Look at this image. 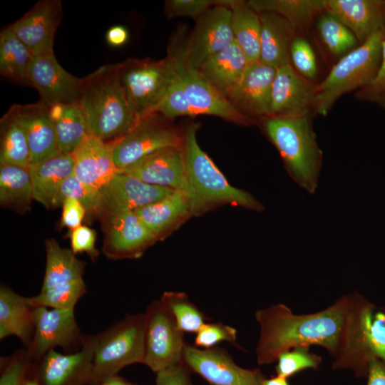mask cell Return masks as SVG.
Wrapping results in <instances>:
<instances>
[{
	"mask_svg": "<svg viewBox=\"0 0 385 385\" xmlns=\"http://www.w3.org/2000/svg\"><path fill=\"white\" fill-rule=\"evenodd\" d=\"M316 85L291 63L276 68L271 94V115L304 116L313 114Z\"/></svg>",
	"mask_w": 385,
	"mask_h": 385,
	"instance_id": "19",
	"label": "cell"
},
{
	"mask_svg": "<svg viewBox=\"0 0 385 385\" xmlns=\"http://www.w3.org/2000/svg\"><path fill=\"white\" fill-rule=\"evenodd\" d=\"M160 300L174 317L183 332L197 333L210 319L181 292H164Z\"/></svg>",
	"mask_w": 385,
	"mask_h": 385,
	"instance_id": "39",
	"label": "cell"
},
{
	"mask_svg": "<svg viewBox=\"0 0 385 385\" xmlns=\"http://www.w3.org/2000/svg\"><path fill=\"white\" fill-rule=\"evenodd\" d=\"M197 123L184 133L183 151L187 179L192 192L190 212L198 213L210 205L230 203L255 210L262 205L248 192L230 185L211 159L199 146Z\"/></svg>",
	"mask_w": 385,
	"mask_h": 385,
	"instance_id": "4",
	"label": "cell"
},
{
	"mask_svg": "<svg viewBox=\"0 0 385 385\" xmlns=\"http://www.w3.org/2000/svg\"><path fill=\"white\" fill-rule=\"evenodd\" d=\"M66 198L77 200L86 210L100 209L101 190L83 183L73 174L65 179L58 188L53 199L52 207L62 205Z\"/></svg>",
	"mask_w": 385,
	"mask_h": 385,
	"instance_id": "41",
	"label": "cell"
},
{
	"mask_svg": "<svg viewBox=\"0 0 385 385\" xmlns=\"http://www.w3.org/2000/svg\"><path fill=\"white\" fill-rule=\"evenodd\" d=\"M48 109L59 151L71 154L91 134L81 107L78 103H58Z\"/></svg>",
	"mask_w": 385,
	"mask_h": 385,
	"instance_id": "30",
	"label": "cell"
},
{
	"mask_svg": "<svg viewBox=\"0 0 385 385\" xmlns=\"http://www.w3.org/2000/svg\"><path fill=\"white\" fill-rule=\"evenodd\" d=\"M145 314L125 317L95 335L92 369L88 385H98L123 367L143 364Z\"/></svg>",
	"mask_w": 385,
	"mask_h": 385,
	"instance_id": "6",
	"label": "cell"
},
{
	"mask_svg": "<svg viewBox=\"0 0 385 385\" xmlns=\"http://www.w3.org/2000/svg\"><path fill=\"white\" fill-rule=\"evenodd\" d=\"M158 113L142 119L126 134L114 140L113 159L120 171L146 155L168 147L182 146L184 134Z\"/></svg>",
	"mask_w": 385,
	"mask_h": 385,
	"instance_id": "10",
	"label": "cell"
},
{
	"mask_svg": "<svg viewBox=\"0 0 385 385\" xmlns=\"http://www.w3.org/2000/svg\"><path fill=\"white\" fill-rule=\"evenodd\" d=\"M118 83L138 120L155 113L175 72L170 60L129 58L115 64Z\"/></svg>",
	"mask_w": 385,
	"mask_h": 385,
	"instance_id": "7",
	"label": "cell"
},
{
	"mask_svg": "<svg viewBox=\"0 0 385 385\" xmlns=\"http://www.w3.org/2000/svg\"><path fill=\"white\" fill-rule=\"evenodd\" d=\"M107 217L103 251L110 259L139 257L158 239L135 211L118 212Z\"/></svg>",
	"mask_w": 385,
	"mask_h": 385,
	"instance_id": "18",
	"label": "cell"
},
{
	"mask_svg": "<svg viewBox=\"0 0 385 385\" xmlns=\"http://www.w3.org/2000/svg\"><path fill=\"white\" fill-rule=\"evenodd\" d=\"M11 108L26 135L30 164L46 160L61 153L46 105L39 101L32 104H14Z\"/></svg>",
	"mask_w": 385,
	"mask_h": 385,
	"instance_id": "23",
	"label": "cell"
},
{
	"mask_svg": "<svg viewBox=\"0 0 385 385\" xmlns=\"http://www.w3.org/2000/svg\"><path fill=\"white\" fill-rule=\"evenodd\" d=\"M33 197L28 168L11 165L0 167V202L4 206L26 210Z\"/></svg>",
	"mask_w": 385,
	"mask_h": 385,
	"instance_id": "37",
	"label": "cell"
},
{
	"mask_svg": "<svg viewBox=\"0 0 385 385\" xmlns=\"http://www.w3.org/2000/svg\"><path fill=\"white\" fill-rule=\"evenodd\" d=\"M263 127L292 178L313 193L317 187L322 152L317 143L311 115L265 117Z\"/></svg>",
	"mask_w": 385,
	"mask_h": 385,
	"instance_id": "3",
	"label": "cell"
},
{
	"mask_svg": "<svg viewBox=\"0 0 385 385\" xmlns=\"http://www.w3.org/2000/svg\"><path fill=\"white\" fill-rule=\"evenodd\" d=\"M356 99L377 104L385 108V39L382 45L381 62L379 72L371 83L358 90Z\"/></svg>",
	"mask_w": 385,
	"mask_h": 385,
	"instance_id": "47",
	"label": "cell"
},
{
	"mask_svg": "<svg viewBox=\"0 0 385 385\" xmlns=\"http://www.w3.org/2000/svg\"><path fill=\"white\" fill-rule=\"evenodd\" d=\"M1 165L27 168L30 150L24 130L10 108L1 119Z\"/></svg>",
	"mask_w": 385,
	"mask_h": 385,
	"instance_id": "36",
	"label": "cell"
},
{
	"mask_svg": "<svg viewBox=\"0 0 385 385\" xmlns=\"http://www.w3.org/2000/svg\"><path fill=\"white\" fill-rule=\"evenodd\" d=\"M325 6L354 34L359 44L385 31V0H325Z\"/></svg>",
	"mask_w": 385,
	"mask_h": 385,
	"instance_id": "24",
	"label": "cell"
},
{
	"mask_svg": "<svg viewBox=\"0 0 385 385\" xmlns=\"http://www.w3.org/2000/svg\"><path fill=\"white\" fill-rule=\"evenodd\" d=\"M34 56L9 26L0 34V73L11 81L28 85V71Z\"/></svg>",
	"mask_w": 385,
	"mask_h": 385,
	"instance_id": "35",
	"label": "cell"
},
{
	"mask_svg": "<svg viewBox=\"0 0 385 385\" xmlns=\"http://www.w3.org/2000/svg\"><path fill=\"white\" fill-rule=\"evenodd\" d=\"M83 78H77L64 70L54 53L34 56L28 71V85L38 92L48 107L58 103H78Z\"/></svg>",
	"mask_w": 385,
	"mask_h": 385,
	"instance_id": "16",
	"label": "cell"
},
{
	"mask_svg": "<svg viewBox=\"0 0 385 385\" xmlns=\"http://www.w3.org/2000/svg\"><path fill=\"white\" fill-rule=\"evenodd\" d=\"M24 385H39V384L35 379L29 376L27 379L26 380Z\"/></svg>",
	"mask_w": 385,
	"mask_h": 385,
	"instance_id": "56",
	"label": "cell"
},
{
	"mask_svg": "<svg viewBox=\"0 0 385 385\" xmlns=\"http://www.w3.org/2000/svg\"><path fill=\"white\" fill-rule=\"evenodd\" d=\"M71 239V250L76 255L86 252L93 261H95L99 255L96 248V232L92 229L85 226L71 230L69 235Z\"/></svg>",
	"mask_w": 385,
	"mask_h": 385,
	"instance_id": "49",
	"label": "cell"
},
{
	"mask_svg": "<svg viewBox=\"0 0 385 385\" xmlns=\"http://www.w3.org/2000/svg\"><path fill=\"white\" fill-rule=\"evenodd\" d=\"M129 37L128 31L123 26L111 27L106 35L108 43L113 46H120L126 43Z\"/></svg>",
	"mask_w": 385,
	"mask_h": 385,
	"instance_id": "53",
	"label": "cell"
},
{
	"mask_svg": "<svg viewBox=\"0 0 385 385\" xmlns=\"http://www.w3.org/2000/svg\"><path fill=\"white\" fill-rule=\"evenodd\" d=\"M291 64L304 78L312 80L317 73V60L309 42L301 36L292 41L290 48Z\"/></svg>",
	"mask_w": 385,
	"mask_h": 385,
	"instance_id": "46",
	"label": "cell"
},
{
	"mask_svg": "<svg viewBox=\"0 0 385 385\" xmlns=\"http://www.w3.org/2000/svg\"><path fill=\"white\" fill-rule=\"evenodd\" d=\"M275 73L276 68L260 61L248 64L239 84L228 97L229 101L247 116H270Z\"/></svg>",
	"mask_w": 385,
	"mask_h": 385,
	"instance_id": "21",
	"label": "cell"
},
{
	"mask_svg": "<svg viewBox=\"0 0 385 385\" xmlns=\"http://www.w3.org/2000/svg\"><path fill=\"white\" fill-rule=\"evenodd\" d=\"M61 206L63 226L73 230L81 225L86 210L79 201L73 198H66Z\"/></svg>",
	"mask_w": 385,
	"mask_h": 385,
	"instance_id": "51",
	"label": "cell"
},
{
	"mask_svg": "<svg viewBox=\"0 0 385 385\" xmlns=\"http://www.w3.org/2000/svg\"><path fill=\"white\" fill-rule=\"evenodd\" d=\"M247 65L244 52L234 41L226 48L208 58L198 70L228 98L239 84Z\"/></svg>",
	"mask_w": 385,
	"mask_h": 385,
	"instance_id": "27",
	"label": "cell"
},
{
	"mask_svg": "<svg viewBox=\"0 0 385 385\" xmlns=\"http://www.w3.org/2000/svg\"><path fill=\"white\" fill-rule=\"evenodd\" d=\"M261 22L260 59L277 68L291 63L290 48L297 36L290 24L280 15L270 11L259 13Z\"/></svg>",
	"mask_w": 385,
	"mask_h": 385,
	"instance_id": "25",
	"label": "cell"
},
{
	"mask_svg": "<svg viewBox=\"0 0 385 385\" xmlns=\"http://www.w3.org/2000/svg\"><path fill=\"white\" fill-rule=\"evenodd\" d=\"M262 385H289L287 379L277 376L270 379H265Z\"/></svg>",
	"mask_w": 385,
	"mask_h": 385,
	"instance_id": "55",
	"label": "cell"
},
{
	"mask_svg": "<svg viewBox=\"0 0 385 385\" xmlns=\"http://www.w3.org/2000/svg\"><path fill=\"white\" fill-rule=\"evenodd\" d=\"M385 31L340 58L327 77L316 85L313 113L326 116L337 99L355 89H361L375 79L381 62Z\"/></svg>",
	"mask_w": 385,
	"mask_h": 385,
	"instance_id": "5",
	"label": "cell"
},
{
	"mask_svg": "<svg viewBox=\"0 0 385 385\" xmlns=\"http://www.w3.org/2000/svg\"><path fill=\"white\" fill-rule=\"evenodd\" d=\"M62 16L60 0H41L9 26L34 56L53 54L54 37Z\"/></svg>",
	"mask_w": 385,
	"mask_h": 385,
	"instance_id": "17",
	"label": "cell"
},
{
	"mask_svg": "<svg viewBox=\"0 0 385 385\" xmlns=\"http://www.w3.org/2000/svg\"><path fill=\"white\" fill-rule=\"evenodd\" d=\"M191 373L182 361L157 372L155 385H193Z\"/></svg>",
	"mask_w": 385,
	"mask_h": 385,
	"instance_id": "50",
	"label": "cell"
},
{
	"mask_svg": "<svg viewBox=\"0 0 385 385\" xmlns=\"http://www.w3.org/2000/svg\"><path fill=\"white\" fill-rule=\"evenodd\" d=\"M183 361L209 385H262L265 379L260 369L239 366L226 349L217 346L201 349L186 343Z\"/></svg>",
	"mask_w": 385,
	"mask_h": 385,
	"instance_id": "12",
	"label": "cell"
},
{
	"mask_svg": "<svg viewBox=\"0 0 385 385\" xmlns=\"http://www.w3.org/2000/svg\"><path fill=\"white\" fill-rule=\"evenodd\" d=\"M35 331L27 349L34 361L56 346L74 353L82 347L83 334L77 324L74 309L34 308Z\"/></svg>",
	"mask_w": 385,
	"mask_h": 385,
	"instance_id": "13",
	"label": "cell"
},
{
	"mask_svg": "<svg viewBox=\"0 0 385 385\" xmlns=\"http://www.w3.org/2000/svg\"><path fill=\"white\" fill-rule=\"evenodd\" d=\"M155 113L161 114L168 119L184 115H197L176 73Z\"/></svg>",
	"mask_w": 385,
	"mask_h": 385,
	"instance_id": "44",
	"label": "cell"
},
{
	"mask_svg": "<svg viewBox=\"0 0 385 385\" xmlns=\"http://www.w3.org/2000/svg\"><path fill=\"white\" fill-rule=\"evenodd\" d=\"M367 385H385V362L373 357L368 363Z\"/></svg>",
	"mask_w": 385,
	"mask_h": 385,
	"instance_id": "52",
	"label": "cell"
},
{
	"mask_svg": "<svg viewBox=\"0 0 385 385\" xmlns=\"http://www.w3.org/2000/svg\"><path fill=\"white\" fill-rule=\"evenodd\" d=\"M361 299L355 292L340 297L325 309L302 315L293 314L283 304L258 309L257 363H273L280 354L297 346L319 345L334 359V369H345L359 324Z\"/></svg>",
	"mask_w": 385,
	"mask_h": 385,
	"instance_id": "1",
	"label": "cell"
},
{
	"mask_svg": "<svg viewBox=\"0 0 385 385\" xmlns=\"http://www.w3.org/2000/svg\"><path fill=\"white\" fill-rule=\"evenodd\" d=\"M34 308L27 297H22L10 287H0V339L17 337L28 348L34 334Z\"/></svg>",
	"mask_w": 385,
	"mask_h": 385,
	"instance_id": "26",
	"label": "cell"
},
{
	"mask_svg": "<svg viewBox=\"0 0 385 385\" xmlns=\"http://www.w3.org/2000/svg\"><path fill=\"white\" fill-rule=\"evenodd\" d=\"M317 29L325 47L335 56L342 58L359 45L354 34L327 10L317 17Z\"/></svg>",
	"mask_w": 385,
	"mask_h": 385,
	"instance_id": "38",
	"label": "cell"
},
{
	"mask_svg": "<svg viewBox=\"0 0 385 385\" xmlns=\"http://www.w3.org/2000/svg\"><path fill=\"white\" fill-rule=\"evenodd\" d=\"M232 16L230 7L216 3L197 19L185 43V56L190 65L198 69L234 41Z\"/></svg>",
	"mask_w": 385,
	"mask_h": 385,
	"instance_id": "14",
	"label": "cell"
},
{
	"mask_svg": "<svg viewBox=\"0 0 385 385\" xmlns=\"http://www.w3.org/2000/svg\"><path fill=\"white\" fill-rule=\"evenodd\" d=\"M146 227L157 237L190 212L184 195L174 190L165 197L135 211Z\"/></svg>",
	"mask_w": 385,
	"mask_h": 385,
	"instance_id": "32",
	"label": "cell"
},
{
	"mask_svg": "<svg viewBox=\"0 0 385 385\" xmlns=\"http://www.w3.org/2000/svg\"><path fill=\"white\" fill-rule=\"evenodd\" d=\"M220 3L232 10L234 41L244 52L248 64L259 61L261 34L259 13L250 7L247 2L224 1Z\"/></svg>",
	"mask_w": 385,
	"mask_h": 385,
	"instance_id": "31",
	"label": "cell"
},
{
	"mask_svg": "<svg viewBox=\"0 0 385 385\" xmlns=\"http://www.w3.org/2000/svg\"><path fill=\"white\" fill-rule=\"evenodd\" d=\"M359 350L366 361L377 358L385 362V312L362 300L359 327Z\"/></svg>",
	"mask_w": 385,
	"mask_h": 385,
	"instance_id": "34",
	"label": "cell"
},
{
	"mask_svg": "<svg viewBox=\"0 0 385 385\" xmlns=\"http://www.w3.org/2000/svg\"><path fill=\"white\" fill-rule=\"evenodd\" d=\"M174 190L146 183L118 172L101 190V206L107 215L121 211H135L158 201Z\"/></svg>",
	"mask_w": 385,
	"mask_h": 385,
	"instance_id": "20",
	"label": "cell"
},
{
	"mask_svg": "<svg viewBox=\"0 0 385 385\" xmlns=\"http://www.w3.org/2000/svg\"><path fill=\"white\" fill-rule=\"evenodd\" d=\"M78 103L90 133L106 140L129 132L139 121L117 79L115 65H105L83 78Z\"/></svg>",
	"mask_w": 385,
	"mask_h": 385,
	"instance_id": "2",
	"label": "cell"
},
{
	"mask_svg": "<svg viewBox=\"0 0 385 385\" xmlns=\"http://www.w3.org/2000/svg\"><path fill=\"white\" fill-rule=\"evenodd\" d=\"M114 140L88 135L71 153L73 175L83 183L101 190L119 170L113 159Z\"/></svg>",
	"mask_w": 385,
	"mask_h": 385,
	"instance_id": "22",
	"label": "cell"
},
{
	"mask_svg": "<svg viewBox=\"0 0 385 385\" xmlns=\"http://www.w3.org/2000/svg\"><path fill=\"white\" fill-rule=\"evenodd\" d=\"M94 347L95 335L83 334L80 350L66 354L48 351L34 361L29 376L39 385H88Z\"/></svg>",
	"mask_w": 385,
	"mask_h": 385,
	"instance_id": "11",
	"label": "cell"
},
{
	"mask_svg": "<svg viewBox=\"0 0 385 385\" xmlns=\"http://www.w3.org/2000/svg\"><path fill=\"white\" fill-rule=\"evenodd\" d=\"M71 154L60 153L46 160L30 164L34 199L46 208L52 207L53 199L65 179L73 174Z\"/></svg>",
	"mask_w": 385,
	"mask_h": 385,
	"instance_id": "28",
	"label": "cell"
},
{
	"mask_svg": "<svg viewBox=\"0 0 385 385\" xmlns=\"http://www.w3.org/2000/svg\"><path fill=\"white\" fill-rule=\"evenodd\" d=\"M277 376L285 379L305 369H317L322 358L309 350V346H297L280 354L277 360Z\"/></svg>",
	"mask_w": 385,
	"mask_h": 385,
	"instance_id": "43",
	"label": "cell"
},
{
	"mask_svg": "<svg viewBox=\"0 0 385 385\" xmlns=\"http://www.w3.org/2000/svg\"><path fill=\"white\" fill-rule=\"evenodd\" d=\"M222 342H227L235 348L244 349L237 342L236 329L220 322H207L204 324L196 333L194 345L201 349H209Z\"/></svg>",
	"mask_w": 385,
	"mask_h": 385,
	"instance_id": "45",
	"label": "cell"
},
{
	"mask_svg": "<svg viewBox=\"0 0 385 385\" xmlns=\"http://www.w3.org/2000/svg\"><path fill=\"white\" fill-rule=\"evenodd\" d=\"M247 4L257 13L270 11L280 15L301 36L326 10L325 0H251Z\"/></svg>",
	"mask_w": 385,
	"mask_h": 385,
	"instance_id": "29",
	"label": "cell"
},
{
	"mask_svg": "<svg viewBox=\"0 0 385 385\" xmlns=\"http://www.w3.org/2000/svg\"><path fill=\"white\" fill-rule=\"evenodd\" d=\"M166 2V13L169 17L190 16L198 19L213 4H216L210 0H171Z\"/></svg>",
	"mask_w": 385,
	"mask_h": 385,
	"instance_id": "48",
	"label": "cell"
},
{
	"mask_svg": "<svg viewBox=\"0 0 385 385\" xmlns=\"http://www.w3.org/2000/svg\"><path fill=\"white\" fill-rule=\"evenodd\" d=\"M144 314L143 364L157 373L182 362L187 342L170 311L158 299L148 306Z\"/></svg>",
	"mask_w": 385,
	"mask_h": 385,
	"instance_id": "9",
	"label": "cell"
},
{
	"mask_svg": "<svg viewBox=\"0 0 385 385\" xmlns=\"http://www.w3.org/2000/svg\"><path fill=\"white\" fill-rule=\"evenodd\" d=\"M180 37L170 43L167 57L172 62L175 72L196 114L215 115L241 124L252 123L250 117L237 109L197 68L189 64L185 56V44Z\"/></svg>",
	"mask_w": 385,
	"mask_h": 385,
	"instance_id": "8",
	"label": "cell"
},
{
	"mask_svg": "<svg viewBox=\"0 0 385 385\" xmlns=\"http://www.w3.org/2000/svg\"><path fill=\"white\" fill-rule=\"evenodd\" d=\"M33 364L34 360L26 347L1 357L0 385H24Z\"/></svg>",
	"mask_w": 385,
	"mask_h": 385,
	"instance_id": "42",
	"label": "cell"
},
{
	"mask_svg": "<svg viewBox=\"0 0 385 385\" xmlns=\"http://www.w3.org/2000/svg\"><path fill=\"white\" fill-rule=\"evenodd\" d=\"M45 246L46 265L41 290L83 278L86 264L71 250L61 247L53 239L47 240Z\"/></svg>",
	"mask_w": 385,
	"mask_h": 385,
	"instance_id": "33",
	"label": "cell"
},
{
	"mask_svg": "<svg viewBox=\"0 0 385 385\" xmlns=\"http://www.w3.org/2000/svg\"><path fill=\"white\" fill-rule=\"evenodd\" d=\"M119 172L150 185L181 192L190 210L192 195L187 179L183 145L155 151Z\"/></svg>",
	"mask_w": 385,
	"mask_h": 385,
	"instance_id": "15",
	"label": "cell"
},
{
	"mask_svg": "<svg viewBox=\"0 0 385 385\" xmlns=\"http://www.w3.org/2000/svg\"><path fill=\"white\" fill-rule=\"evenodd\" d=\"M86 292L83 278L56 284L37 295L27 297L33 307H46L56 309H74V307Z\"/></svg>",
	"mask_w": 385,
	"mask_h": 385,
	"instance_id": "40",
	"label": "cell"
},
{
	"mask_svg": "<svg viewBox=\"0 0 385 385\" xmlns=\"http://www.w3.org/2000/svg\"><path fill=\"white\" fill-rule=\"evenodd\" d=\"M98 385H138L135 383L130 382L123 377L118 375L113 376Z\"/></svg>",
	"mask_w": 385,
	"mask_h": 385,
	"instance_id": "54",
	"label": "cell"
}]
</instances>
